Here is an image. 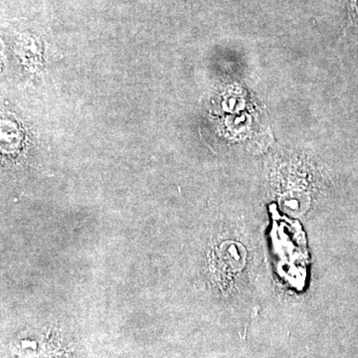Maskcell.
Masks as SVG:
<instances>
[{"mask_svg": "<svg viewBox=\"0 0 358 358\" xmlns=\"http://www.w3.org/2000/svg\"><path fill=\"white\" fill-rule=\"evenodd\" d=\"M350 17L358 24V0H350Z\"/></svg>", "mask_w": 358, "mask_h": 358, "instance_id": "2", "label": "cell"}, {"mask_svg": "<svg viewBox=\"0 0 358 358\" xmlns=\"http://www.w3.org/2000/svg\"><path fill=\"white\" fill-rule=\"evenodd\" d=\"M222 259L228 270L235 272L244 268L246 262V251L242 245L226 243L222 246Z\"/></svg>", "mask_w": 358, "mask_h": 358, "instance_id": "1", "label": "cell"}]
</instances>
